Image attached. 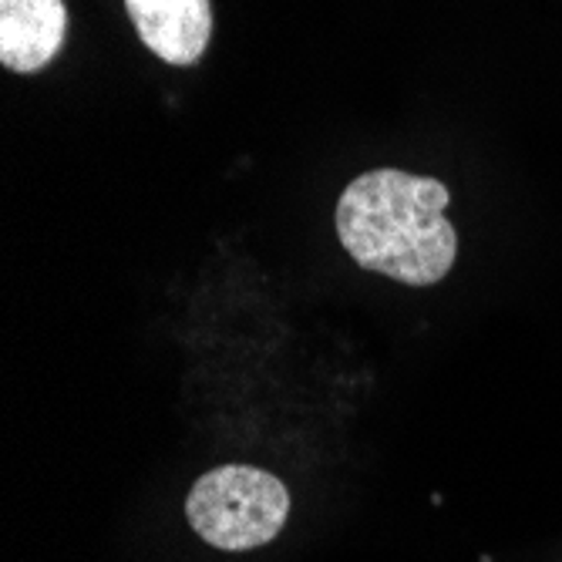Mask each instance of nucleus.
<instances>
[{"instance_id": "1", "label": "nucleus", "mask_w": 562, "mask_h": 562, "mask_svg": "<svg viewBox=\"0 0 562 562\" xmlns=\"http://www.w3.org/2000/svg\"><path fill=\"white\" fill-rule=\"evenodd\" d=\"M448 202V186L431 176L371 169L337 199V239L361 270L404 286H435L458 257V233L445 216Z\"/></svg>"}, {"instance_id": "3", "label": "nucleus", "mask_w": 562, "mask_h": 562, "mask_svg": "<svg viewBox=\"0 0 562 562\" xmlns=\"http://www.w3.org/2000/svg\"><path fill=\"white\" fill-rule=\"evenodd\" d=\"M125 11L156 58L195 65L213 41V0H125Z\"/></svg>"}, {"instance_id": "2", "label": "nucleus", "mask_w": 562, "mask_h": 562, "mask_svg": "<svg viewBox=\"0 0 562 562\" xmlns=\"http://www.w3.org/2000/svg\"><path fill=\"white\" fill-rule=\"evenodd\" d=\"M186 519L213 549L249 552L280 536L290 519V492L263 469L223 465L195 479L186 498Z\"/></svg>"}, {"instance_id": "4", "label": "nucleus", "mask_w": 562, "mask_h": 562, "mask_svg": "<svg viewBox=\"0 0 562 562\" xmlns=\"http://www.w3.org/2000/svg\"><path fill=\"white\" fill-rule=\"evenodd\" d=\"M68 37L65 0H0V65L34 75L55 61Z\"/></svg>"}]
</instances>
